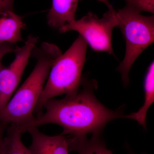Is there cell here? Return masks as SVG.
Here are the masks:
<instances>
[{
	"label": "cell",
	"mask_w": 154,
	"mask_h": 154,
	"mask_svg": "<svg viewBox=\"0 0 154 154\" xmlns=\"http://www.w3.org/2000/svg\"><path fill=\"white\" fill-rule=\"evenodd\" d=\"M96 82L82 79L76 91L66 94L63 99L53 98L43 106V114L22 126L17 127L22 133L28 128L47 124H56L63 128L61 134L71 137L87 136L88 134H101L107 123L124 118L122 109L114 111L99 102L94 95Z\"/></svg>",
	"instance_id": "cell-1"
},
{
	"label": "cell",
	"mask_w": 154,
	"mask_h": 154,
	"mask_svg": "<svg viewBox=\"0 0 154 154\" xmlns=\"http://www.w3.org/2000/svg\"><path fill=\"white\" fill-rule=\"evenodd\" d=\"M62 54L56 45L44 42L36 46L31 56L36 58L33 70L22 86L0 111V122L8 126L19 127L34 119L39 96L47 79L53 63Z\"/></svg>",
	"instance_id": "cell-2"
},
{
	"label": "cell",
	"mask_w": 154,
	"mask_h": 154,
	"mask_svg": "<svg viewBox=\"0 0 154 154\" xmlns=\"http://www.w3.org/2000/svg\"><path fill=\"white\" fill-rule=\"evenodd\" d=\"M87 44L80 35L71 46L53 63L35 111L43 109L50 99L76 91L81 84L82 72L85 61Z\"/></svg>",
	"instance_id": "cell-3"
},
{
	"label": "cell",
	"mask_w": 154,
	"mask_h": 154,
	"mask_svg": "<svg viewBox=\"0 0 154 154\" xmlns=\"http://www.w3.org/2000/svg\"><path fill=\"white\" fill-rule=\"evenodd\" d=\"M118 24L126 42L125 55L117 70L125 87L129 84V73L133 64L154 41V16H143L128 5L116 12Z\"/></svg>",
	"instance_id": "cell-4"
},
{
	"label": "cell",
	"mask_w": 154,
	"mask_h": 154,
	"mask_svg": "<svg viewBox=\"0 0 154 154\" xmlns=\"http://www.w3.org/2000/svg\"><path fill=\"white\" fill-rule=\"evenodd\" d=\"M116 12L113 8L109 9L101 19L90 12L82 19L64 25L58 30L60 33L76 31L94 50L114 55L112 34L113 28L118 25Z\"/></svg>",
	"instance_id": "cell-5"
},
{
	"label": "cell",
	"mask_w": 154,
	"mask_h": 154,
	"mask_svg": "<svg viewBox=\"0 0 154 154\" xmlns=\"http://www.w3.org/2000/svg\"><path fill=\"white\" fill-rule=\"evenodd\" d=\"M38 39L34 35H29L23 46L15 48V59L12 63L8 67L3 66L0 70V111L17 89Z\"/></svg>",
	"instance_id": "cell-6"
},
{
	"label": "cell",
	"mask_w": 154,
	"mask_h": 154,
	"mask_svg": "<svg viewBox=\"0 0 154 154\" xmlns=\"http://www.w3.org/2000/svg\"><path fill=\"white\" fill-rule=\"evenodd\" d=\"M26 131L31 137L28 148L31 154H69L67 138L63 135H48L36 127L28 128Z\"/></svg>",
	"instance_id": "cell-7"
},
{
	"label": "cell",
	"mask_w": 154,
	"mask_h": 154,
	"mask_svg": "<svg viewBox=\"0 0 154 154\" xmlns=\"http://www.w3.org/2000/svg\"><path fill=\"white\" fill-rule=\"evenodd\" d=\"M25 27L22 17L14 11H0V44L15 45L22 42V31Z\"/></svg>",
	"instance_id": "cell-8"
},
{
	"label": "cell",
	"mask_w": 154,
	"mask_h": 154,
	"mask_svg": "<svg viewBox=\"0 0 154 154\" xmlns=\"http://www.w3.org/2000/svg\"><path fill=\"white\" fill-rule=\"evenodd\" d=\"M79 0H52L47 15V24L54 29L59 30L64 25L75 20Z\"/></svg>",
	"instance_id": "cell-9"
},
{
	"label": "cell",
	"mask_w": 154,
	"mask_h": 154,
	"mask_svg": "<svg viewBox=\"0 0 154 154\" xmlns=\"http://www.w3.org/2000/svg\"><path fill=\"white\" fill-rule=\"evenodd\" d=\"M72 137L67 139L69 152H76L78 154H113L106 148L100 134H93L90 139L87 136Z\"/></svg>",
	"instance_id": "cell-10"
},
{
	"label": "cell",
	"mask_w": 154,
	"mask_h": 154,
	"mask_svg": "<svg viewBox=\"0 0 154 154\" xmlns=\"http://www.w3.org/2000/svg\"><path fill=\"white\" fill-rule=\"evenodd\" d=\"M145 100L142 107L136 113L125 116L124 118L134 119L146 129V117L154 101V62L150 64L144 80Z\"/></svg>",
	"instance_id": "cell-11"
},
{
	"label": "cell",
	"mask_w": 154,
	"mask_h": 154,
	"mask_svg": "<svg viewBox=\"0 0 154 154\" xmlns=\"http://www.w3.org/2000/svg\"><path fill=\"white\" fill-rule=\"evenodd\" d=\"M2 154H31L22 140V133L17 127L9 125L6 131Z\"/></svg>",
	"instance_id": "cell-12"
},
{
	"label": "cell",
	"mask_w": 154,
	"mask_h": 154,
	"mask_svg": "<svg viewBox=\"0 0 154 154\" xmlns=\"http://www.w3.org/2000/svg\"><path fill=\"white\" fill-rule=\"evenodd\" d=\"M126 5L129 6L138 13L147 12L154 14V0H125Z\"/></svg>",
	"instance_id": "cell-13"
},
{
	"label": "cell",
	"mask_w": 154,
	"mask_h": 154,
	"mask_svg": "<svg viewBox=\"0 0 154 154\" xmlns=\"http://www.w3.org/2000/svg\"><path fill=\"white\" fill-rule=\"evenodd\" d=\"M14 45L8 43H4L0 44V70L3 66L2 60L3 58L7 54L14 52L15 49Z\"/></svg>",
	"instance_id": "cell-14"
},
{
	"label": "cell",
	"mask_w": 154,
	"mask_h": 154,
	"mask_svg": "<svg viewBox=\"0 0 154 154\" xmlns=\"http://www.w3.org/2000/svg\"><path fill=\"white\" fill-rule=\"evenodd\" d=\"M14 0H0V11H14Z\"/></svg>",
	"instance_id": "cell-15"
},
{
	"label": "cell",
	"mask_w": 154,
	"mask_h": 154,
	"mask_svg": "<svg viewBox=\"0 0 154 154\" xmlns=\"http://www.w3.org/2000/svg\"><path fill=\"white\" fill-rule=\"evenodd\" d=\"M8 127L6 125L0 122V154H2L4 139L5 137V133Z\"/></svg>",
	"instance_id": "cell-16"
},
{
	"label": "cell",
	"mask_w": 154,
	"mask_h": 154,
	"mask_svg": "<svg viewBox=\"0 0 154 154\" xmlns=\"http://www.w3.org/2000/svg\"><path fill=\"white\" fill-rule=\"evenodd\" d=\"M98 1L102 2L105 4L109 9H112L113 8V7L111 6V5H110V3H109V1H108V0H98Z\"/></svg>",
	"instance_id": "cell-17"
},
{
	"label": "cell",
	"mask_w": 154,
	"mask_h": 154,
	"mask_svg": "<svg viewBox=\"0 0 154 154\" xmlns=\"http://www.w3.org/2000/svg\"><path fill=\"white\" fill-rule=\"evenodd\" d=\"M129 154H134V153H132V152H130V153H129Z\"/></svg>",
	"instance_id": "cell-18"
}]
</instances>
